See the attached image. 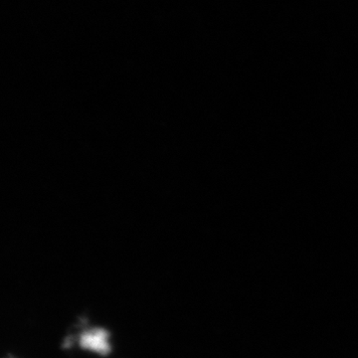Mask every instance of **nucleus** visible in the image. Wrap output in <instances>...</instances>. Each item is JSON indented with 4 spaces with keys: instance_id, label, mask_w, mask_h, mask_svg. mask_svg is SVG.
Segmentation results:
<instances>
[{
    "instance_id": "nucleus-1",
    "label": "nucleus",
    "mask_w": 358,
    "mask_h": 358,
    "mask_svg": "<svg viewBox=\"0 0 358 358\" xmlns=\"http://www.w3.org/2000/svg\"><path fill=\"white\" fill-rule=\"evenodd\" d=\"M80 345L85 350H92L100 355H108L110 350L109 334L100 329L85 333L80 341Z\"/></svg>"
}]
</instances>
